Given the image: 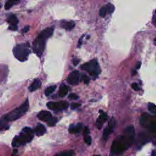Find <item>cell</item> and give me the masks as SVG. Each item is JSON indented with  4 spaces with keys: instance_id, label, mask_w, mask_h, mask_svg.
Masks as SVG:
<instances>
[{
    "instance_id": "6da1fadb",
    "label": "cell",
    "mask_w": 156,
    "mask_h": 156,
    "mask_svg": "<svg viewBox=\"0 0 156 156\" xmlns=\"http://www.w3.org/2000/svg\"><path fill=\"white\" fill-rule=\"evenodd\" d=\"M54 27H47L40 32L33 42V51L37 56L41 57L43 53L47 40L52 36Z\"/></svg>"
},
{
    "instance_id": "7a4b0ae2",
    "label": "cell",
    "mask_w": 156,
    "mask_h": 156,
    "mask_svg": "<svg viewBox=\"0 0 156 156\" xmlns=\"http://www.w3.org/2000/svg\"><path fill=\"white\" fill-rule=\"evenodd\" d=\"M34 137L33 131L28 127L23 128L20 134L16 136L12 141V146L14 147H19L24 146L27 143L32 141Z\"/></svg>"
},
{
    "instance_id": "3957f363",
    "label": "cell",
    "mask_w": 156,
    "mask_h": 156,
    "mask_svg": "<svg viewBox=\"0 0 156 156\" xmlns=\"http://www.w3.org/2000/svg\"><path fill=\"white\" fill-rule=\"evenodd\" d=\"M29 106H30L29 101L27 99L25 102L20 107L15 109L12 111L5 115L3 118V120L9 122V121H14L20 118L27 112Z\"/></svg>"
},
{
    "instance_id": "277c9868",
    "label": "cell",
    "mask_w": 156,
    "mask_h": 156,
    "mask_svg": "<svg viewBox=\"0 0 156 156\" xmlns=\"http://www.w3.org/2000/svg\"><path fill=\"white\" fill-rule=\"evenodd\" d=\"M30 53V46L27 44H20L13 49V54L16 59L20 62H25Z\"/></svg>"
},
{
    "instance_id": "5b68a950",
    "label": "cell",
    "mask_w": 156,
    "mask_h": 156,
    "mask_svg": "<svg viewBox=\"0 0 156 156\" xmlns=\"http://www.w3.org/2000/svg\"><path fill=\"white\" fill-rule=\"evenodd\" d=\"M80 68L82 70L87 71L94 79L97 78L101 73V68L96 59L91 60L88 62L85 63L81 65Z\"/></svg>"
},
{
    "instance_id": "8992f818",
    "label": "cell",
    "mask_w": 156,
    "mask_h": 156,
    "mask_svg": "<svg viewBox=\"0 0 156 156\" xmlns=\"http://www.w3.org/2000/svg\"><path fill=\"white\" fill-rule=\"evenodd\" d=\"M129 146L123 139L122 136L120 135L115 139L111 146V151L115 154H120L124 153Z\"/></svg>"
},
{
    "instance_id": "52a82bcc",
    "label": "cell",
    "mask_w": 156,
    "mask_h": 156,
    "mask_svg": "<svg viewBox=\"0 0 156 156\" xmlns=\"http://www.w3.org/2000/svg\"><path fill=\"white\" fill-rule=\"evenodd\" d=\"M123 137L124 141L130 146L133 143L135 139V129L133 126H129L126 127L124 131L123 134L121 135Z\"/></svg>"
},
{
    "instance_id": "ba28073f",
    "label": "cell",
    "mask_w": 156,
    "mask_h": 156,
    "mask_svg": "<svg viewBox=\"0 0 156 156\" xmlns=\"http://www.w3.org/2000/svg\"><path fill=\"white\" fill-rule=\"evenodd\" d=\"M47 107L54 111H60L67 109L68 107V103L67 101L49 102L47 103Z\"/></svg>"
},
{
    "instance_id": "9c48e42d",
    "label": "cell",
    "mask_w": 156,
    "mask_h": 156,
    "mask_svg": "<svg viewBox=\"0 0 156 156\" xmlns=\"http://www.w3.org/2000/svg\"><path fill=\"white\" fill-rule=\"evenodd\" d=\"M117 124V121L115 120V118H112L111 121H109L108 124V126L105 128L103 134H102V138L104 140H107L109 135H111V133L113 131V129L115 128V126Z\"/></svg>"
},
{
    "instance_id": "30bf717a",
    "label": "cell",
    "mask_w": 156,
    "mask_h": 156,
    "mask_svg": "<svg viewBox=\"0 0 156 156\" xmlns=\"http://www.w3.org/2000/svg\"><path fill=\"white\" fill-rule=\"evenodd\" d=\"M80 79V74L79 71H78V70H74L69 74L67 78V82L71 85H76L79 83Z\"/></svg>"
},
{
    "instance_id": "8fae6325",
    "label": "cell",
    "mask_w": 156,
    "mask_h": 156,
    "mask_svg": "<svg viewBox=\"0 0 156 156\" xmlns=\"http://www.w3.org/2000/svg\"><path fill=\"white\" fill-rule=\"evenodd\" d=\"M114 10H115L114 5L112 4H108L101 8L100 10V15L101 17L104 18V17H105L107 15L111 14L112 12H113Z\"/></svg>"
},
{
    "instance_id": "7c38bea8",
    "label": "cell",
    "mask_w": 156,
    "mask_h": 156,
    "mask_svg": "<svg viewBox=\"0 0 156 156\" xmlns=\"http://www.w3.org/2000/svg\"><path fill=\"white\" fill-rule=\"evenodd\" d=\"M8 22L9 24V30L12 31L17 30V29H18L17 25L19 23V19L15 15L11 14L9 15L8 19Z\"/></svg>"
},
{
    "instance_id": "4fadbf2b",
    "label": "cell",
    "mask_w": 156,
    "mask_h": 156,
    "mask_svg": "<svg viewBox=\"0 0 156 156\" xmlns=\"http://www.w3.org/2000/svg\"><path fill=\"white\" fill-rule=\"evenodd\" d=\"M100 115L99 118H98L96 120V126L98 129H101L102 126H103L104 123H105V121L107 120L108 116L107 115L102 111H100Z\"/></svg>"
},
{
    "instance_id": "5bb4252c",
    "label": "cell",
    "mask_w": 156,
    "mask_h": 156,
    "mask_svg": "<svg viewBox=\"0 0 156 156\" xmlns=\"http://www.w3.org/2000/svg\"><path fill=\"white\" fill-rule=\"evenodd\" d=\"M52 116L51 113L47 111H43L40 112L38 114V118L42 121H45V122H48V121L51 118Z\"/></svg>"
},
{
    "instance_id": "9a60e30c",
    "label": "cell",
    "mask_w": 156,
    "mask_h": 156,
    "mask_svg": "<svg viewBox=\"0 0 156 156\" xmlns=\"http://www.w3.org/2000/svg\"><path fill=\"white\" fill-rule=\"evenodd\" d=\"M41 85L42 82L40 81V80L38 79H35L33 80V82H32L31 85L29 87V90L31 92L34 91L41 87Z\"/></svg>"
},
{
    "instance_id": "2e32d148",
    "label": "cell",
    "mask_w": 156,
    "mask_h": 156,
    "mask_svg": "<svg viewBox=\"0 0 156 156\" xmlns=\"http://www.w3.org/2000/svg\"><path fill=\"white\" fill-rule=\"evenodd\" d=\"M46 132H47V129H46V128L45 127L44 125L42 124H38L34 130V132H35V134L36 135L40 137L43 135Z\"/></svg>"
},
{
    "instance_id": "e0dca14e",
    "label": "cell",
    "mask_w": 156,
    "mask_h": 156,
    "mask_svg": "<svg viewBox=\"0 0 156 156\" xmlns=\"http://www.w3.org/2000/svg\"><path fill=\"white\" fill-rule=\"evenodd\" d=\"M82 125L81 123L78 124L76 125H71L70 128H69V132L71 134H77V133L80 132V131L82 130Z\"/></svg>"
},
{
    "instance_id": "ac0fdd59",
    "label": "cell",
    "mask_w": 156,
    "mask_h": 156,
    "mask_svg": "<svg viewBox=\"0 0 156 156\" xmlns=\"http://www.w3.org/2000/svg\"><path fill=\"white\" fill-rule=\"evenodd\" d=\"M61 26L66 30L71 31L75 26V23L73 21H62Z\"/></svg>"
},
{
    "instance_id": "d6986e66",
    "label": "cell",
    "mask_w": 156,
    "mask_h": 156,
    "mask_svg": "<svg viewBox=\"0 0 156 156\" xmlns=\"http://www.w3.org/2000/svg\"><path fill=\"white\" fill-rule=\"evenodd\" d=\"M69 91V87L65 85V84H62L60 87L59 89V95L60 97H65L68 93Z\"/></svg>"
},
{
    "instance_id": "ffe728a7",
    "label": "cell",
    "mask_w": 156,
    "mask_h": 156,
    "mask_svg": "<svg viewBox=\"0 0 156 156\" xmlns=\"http://www.w3.org/2000/svg\"><path fill=\"white\" fill-rule=\"evenodd\" d=\"M20 0H8L5 4L4 8L5 10H9L10 8H12L14 5L19 4Z\"/></svg>"
},
{
    "instance_id": "44dd1931",
    "label": "cell",
    "mask_w": 156,
    "mask_h": 156,
    "mask_svg": "<svg viewBox=\"0 0 156 156\" xmlns=\"http://www.w3.org/2000/svg\"><path fill=\"white\" fill-rule=\"evenodd\" d=\"M149 119V115L146 113H143L140 117V123L142 126H146Z\"/></svg>"
},
{
    "instance_id": "7402d4cb",
    "label": "cell",
    "mask_w": 156,
    "mask_h": 156,
    "mask_svg": "<svg viewBox=\"0 0 156 156\" xmlns=\"http://www.w3.org/2000/svg\"><path fill=\"white\" fill-rule=\"evenodd\" d=\"M75 153L73 150H68V151H62L56 154L54 156H74Z\"/></svg>"
},
{
    "instance_id": "603a6c76",
    "label": "cell",
    "mask_w": 156,
    "mask_h": 156,
    "mask_svg": "<svg viewBox=\"0 0 156 156\" xmlns=\"http://www.w3.org/2000/svg\"><path fill=\"white\" fill-rule=\"evenodd\" d=\"M56 85H51L48 87L47 89H46L45 91V94L46 96H49L51 94H52L53 92L56 90Z\"/></svg>"
},
{
    "instance_id": "cb8c5ba5",
    "label": "cell",
    "mask_w": 156,
    "mask_h": 156,
    "mask_svg": "<svg viewBox=\"0 0 156 156\" xmlns=\"http://www.w3.org/2000/svg\"><path fill=\"white\" fill-rule=\"evenodd\" d=\"M149 129L150 132H151L153 133H155L156 132V121L155 120L152 121L149 124Z\"/></svg>"
},
{
    "instance_id": "d4e9b609",
    "label": "cell",
    "mask_w": 156,
    "mask_h": 156,
    "mask_svg": "<svg viewBox=\"0 0 156 156\" xmlns=\"http://www.w3.org/2000/svg\"><path fill=\"white\" fill-rule=\"evenodd\" d=\"M57 121H58V120H57V118L56 117H52L47 122V124L49 126H54L56 125V124L57 123Z\"/></svg>"
},
{
    "instance_id": "484cf974",
    "label": "cell",
    "mask_w": 156,
    "mask_h": 156,
    "mask_svg": "<svg viewBox=\"0 0 156 156\" xmlns=\"http://www.w3.org/2000/svg\"><path fill=\"white\" fill-rule=\"evenodd\" d=\"M148 109L151 113L155 114L156 113V106L153 103H149Z\"/></svg>"
},
{
    "instance_id": "4316f807",
    "label": "cell",
    "mask_w": 156,
    "mask_h": 156,
    "mask_svg": "<svg viewBox=\"0 0 156 156\" xmlns=\"http://www.w3.org/2000/svg\"><path fill=\"white\" fill-rule=\"evenodd\" d=\"M84 141L88 145H90L91 143V138L89 135H85L84 137Z\"/></svg>"
},
{
    "instance_id": "83f0119b",
    "label": "cell",
    "mask_w": 156,
    "mask_h": 156,
    "mask_svg": "<svg viewBox=\"0 0 156 156\" xmlns=\"http://www.w3.org/2000/svg\"><path fill=\"white\" fill-rule=\"evenodd\" d=\"M82 79L84 80V82L85 84H89V82H90V79L89 78V77L87 76H86L85 74H82Z\"/></svg>"
},
{
    "instance_id": "f1b7e54d",
    "label": "cell",
    "mask_w": 156,
    "mask_h": 156,
    "mask_svg": "<svg viewBox=\"0 0 156 156\" xmlns=\"http://www.w3.org/2000/svg\"><path fill=\"white\" fill-rule=\"evenodd\" d=\"M68 98L71 100H76L78 99L79 96L74 93H71L68 95Z\"/></svg>"
},
{
    "instance_id": "f546056e",
    "label": "cell",
    "mask_w": 156,
    "mask_h": 156,
    "mask_svg": "<svg viewBox=\"0 0 156 156\" xmlns=\"http://www.w3.org/2000/svg\"><path fill=\"white\" fill-rule=\"evenodd\" d=\"M131 87H132V88L133 89H134V90H135V91L140 90L139 86H138V85L137 83H133V84H132Z\"/></svg>"
},
{
    "instance_id": "4dcf8cb0",
    "label": "cell",
    "mask_w": 156,
    "mask_h": 156,
    "mask_svg": "<svg viewBox=\"0 0 156 156\" xmlns=\"http://www.w3.org/2000/svg\"><path fill=\"white\" fill-rule=\"evenodd\" d=\"M80 106V104L79 103H72L71 104V109H76L78 107H79Z\"/></svg>"
},
{
    "instance_id": "1f68e13d",
    "label": "cell",
    "mask_w": 156,
    "mask_h": 156,
    "mask_svg": "<svg viewBox=\"0 0 156 156\" xmlns=\"http://www.w3.org/2000/svg\"><path fill=\"white\" fill-rule=\"evenodd\" d=\"M84 134H85V135H88V134H89V133H90V131H89V127H87V126L85 127L84 130Z\"/></svg>"
},
{
    "instance_id": "d6a6232c",
    "label": "cell",
    "mask_w": 156,
    "mask_h": 156,
    "mask_svg": "<svg viewBox=\"0 0 156 156\" xmlns=\"http://www.w3.org/2000/svg\"><path fill=\"white\" fill-rule=\"evenodd\" d=\"M29 29H30V27H29L28 26H25L23 29V30H22V32L23 33H26L28 30H29Z\"/></svg>"
},
{
    "instance_id": "836d02e7",
    "label": "cell",
    "mask_w": 156,
    "mask_h": 156,
    "mask_svg": "<svg viewBox=\"0 0 156 156\" xmlns=\"http://www.w3.org/2000/svg\"><path fill=\"white\" fill-rule=\"evenodd\" d=\"M79 59H74L73 60V64H74L75 66L77 65L78 64V63H79Z\"/></svg>"
},
{
    "instance_id": "e575fe53",
    "label": "cell",
    "mask_w": 156,
    "mask_h": 156,
    "mask_svg": "<svg viewBox=\"0 0 156 156\" xmlns=\"http://www.w3.org/2000/svg\"><path fill=\"white\" fill-rule=\"evenodd\" d=\"M153 24L155 26V23H156V16H155V12H154V14L153 15Z\"/></svg>"
},
{
    "instance_id": "d590c367",
    "label": "cell",
    "mask_w": 156,
    "mask_h": 156,
    "mask_svg": "<svg viewBox=\"0 0 156 156\" xmlns=\"http://www.w3.org/2000/svg\"><path fill=\"white\" fill-rule=\"evenodd\" d=\"M140 65H141V62H138V63H137V65H136V68H137V69L140 68Z\"/></svg>"
},
{
    "instance_id": "8d00e7d4",
    "label": "cell",
    "mask_w": 156,
    "mask_h": 156,
    "mask_svg": "<svg viewBox=\"0 0 156 156\" xmlns=\"http://www.w3.org/2000/svg\"><path fill=\"white\" fill-rule=\"evenodd\" d=\"M152 156H156V152L155 151H153L152 153Z\"/></svg>"
},
{
    "instance_id": "74e56055",
    "label": "cell",
    "mask_w": 156,
    "mask_h": 156,
    "mask_svg": "<svg viewBox=\"0 0 156 156\" xmlns=\"http://www.w3.org/2000/svg\"><path fill=\"white\" fill-rule=\"evenodd\" d=\"M12 156H16L15 154H13V155Z\"/></svg>"
},
{
    "instance_id": "f35d334b",
    "label": "cell",
    "mask_w": 156,
    "mask_h": 156,
    "mask_svg": "<svg viewBox=\"0 0 156 156\" xmlns=\"http://www.w3.org/2000/svg\"><path fill=\"white\" fill-rule=\"evenodd\" d=\"M1 4H0V8H1Z\"/></svg>"
},
{
    "instance_id": "ab89813d",
    "label": "cell",
    "mask_w": 156,
    "mask_h": 156,
    "mask_svg": "<svg viewBox=\"0 0 156 156\" xmlns=\"http://www.w3.org/2000/svg\"><path fill=\"white\" fill-rule=\"evenodd\" d=\"M94 156H99V155H94Z\"/></svg>"
}]
</instances>
